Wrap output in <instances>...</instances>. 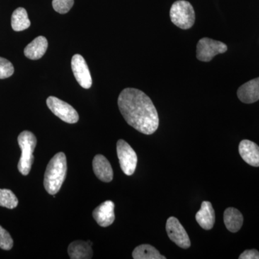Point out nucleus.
I'll return each instance as SVG.
<instances>
[{"label": "nucleus", "mask_w": 259, "mask_h": 259, "mask_svg": "<svg viewBox=\"0 0 259 259\" xmlns=\"http://www.w3.org/2000/svg\"><path fill=\"white\" fill-rule=\"evenodd\" d=\"M119 110L127 123L145 135L157 131L159 117L152 100L144 92L134 88H125L117 100Z\"/></svg>", "instance_id": "obj_1"}, {"label": "nucleus", "mask_w": 259, "mask_h": 259, "mask_svg": "<svg viewBox=\"0 0 259 259\" xmlns=\"http://www.w3.org/2000/svg\"><path fill=\"white\" fill-rule=\"evenodd\" d=\"M66 155L63 152L56 153L49 161L44 175V185L48 193L54 196L59 192L66 179Z\"/></svg>", "instance_id": "obj_2"}, {"label": "nucleus", "mask_w": 259, "mask_h": 259, "mask_svg": "<svg viewBox=\"0 0 259 259\" xmlns=\"http://www.w3.org/2000/svg\"><path fill=\"white\" fill-rule=\"evenodd\" d=\"M18 142L22 151L18 164V171L23 176H27L31 170L34 161L33 152L37 144L36 137L30 131H23L19 135Z\"/></svg>", "instance_id": "obj_3"}, {"label": "nucleus", "mask_w": 259, "mask_h": 259, "mask_svg": "<svg viewBox=\"0 0 259 259\" xmlns=\"http://www.w3.org/2000/svg\"><path fill=\"white\" fill-rule=\"evenodd\" d=\"M172 23L183 30H188L195 22V13L192 5L185 0H178L172 5L170 10Z\"/></svg>", "instance_id": "obj_4"}, {"label": "nucleus", "mask_w": 259, "mask_h": 259, "mask_svg": "<svg viewBox=\"0 0 259 259\" xmlns=\"http://www.w3.org/2000/svg\"><path fill=\"white\" fill-rule=\"evenodd\" d=\"M117 154L123 173L127 176L134 175L137 166V154L124 140L120 139L117 141Z\"/></svg>", "instance_id": "obj_5"}, {"label": "nucleus", "mask_w": 259, "mask_h": 259, "mask_svg": "<svg viewBox=\"0 0 259 259\" xmlns=\"http://www.w3.org/2000/svg\"><path fill=\"white\" fill-rule=\"evenodd\" d=\"M227 51L228 47L224 42L203 37L197 45V59L203 62H209L214 56L224 54Z\"/></svg>", "instance_id": "obj_6"}, {"label": "nucleus", "mask_w": 259, "mask_h": 259, "mask_svg": "<svg viewBox=\"0 0 259 259\" xmlns=\"http://www.w3.org/2000/svg\"><path fill=\"white\" fill-rule=\"evenodd\" d=\"M47 104L51 111L65 122L74 124L79 121V114L74 107L60 99L49 97L47 99Z\"/></svg>", "instance_id": "obj_7"}, {"label": "nucleus", "mask_w": 259, "mask_h": 259, "mask_svg": "<svg viewBox=\"0 0 259 259\" xmlns=\"http://www.w3.org/2000/svg\"><path fill=\"white\" fill-rule=\"evenodd\" d=\"M166 231L168 238L175 244L184 249L190 248L191 245L190 237L177 218L170 217L167 220Z\"/></svg>", "instance_id": "obj_8"}, {"label": "nucleus", "mask_w": 259, "mask_h": 259, "mask_svg": "<svg viewBox=\"0 0 259 259\" xmlns=\"http://www.w3.org/2000/svg\"><path fill=\"white\" fill-rule=\"evenodd\" d=\"M71 69L77 82L81 88L90 89L93 79L86 61L80 54H75L71 59Z\"/></svg>", "instance_id": "obj_9"}, {"label": "nucleus", "mask_w": 259, "mask_h": 259, "mask_svg": "<svg viewBox=\"0 0 259 259\" xmlns=\"http://www.w3.org/2000/svg\"><path fill=\"white\" fill-rule=\"evenodd\" d=\"M93 216L99 226L103 228L111 226L115 219V204L112 201H105L95 209Z\"/></svg>", "instance_id": "obj_10"}, {"label": "nucleus", "mask_w": 259, "mask_h": 259, "mask_svg": "<svg viewBox=\"0 0 259 259\" xmlns=\"http://www.w3.org/2000/svg\"><path fill=\"white\" fill-rule=\"evenodd\" d=\"M93 171L99 180L103 182H112L113 180V170L110 162L103 155L95 156L93 161Z\"/></svg>", "instance_id": "obj_11"}, {"label": "nucleus", "mask_w": 259, "mask_h": 259, "mask_svg": "<svg viewBox=\"0 0 259 259\" xmlns=\"http://www.w3.org/2000/svg\"><path fill=\"white\" fill-rule=\"evenodd\" d=\"M238 99L245 104H251L259 100V77L250 80L238 88Z\"/></svg>", "instance_id": "obj_12"}, {"label": "nucleus", "mask_w": 259, "mask_h": 259, "mask_svg": "<svg viewBox=\"0 0 259 259\" xmlns=\"http://www.w3.org/2000/svg\"><path fill=\"white\" fill-rule=\"evenodd\" d=\"M241 158L252 166H259V146L249 140H243L238 147Z\"/></svg>", "instance_id": "obj_13"}, {"label": "nucleus", "mask_w": 259, "mask_h": 259, "mask_svg": "<svg viewBox=\"0 0 259 259\" xmlns=\"http://www.w3.org/2000/svg\"><path fill=\"white\" fill-rule=\"evenodd\" d=\"M196 221L201 228L204 230H211L215 221V214L212 204L208 201H204L201 204V208L195 215Z\"/></svg>", "instance_id": "obj_14"}, {"label": "nucleus", "mask_w": 259, "mask_h": 259, "mask_svg": "<svg viewBox=\"0 0 259 259\" xmlns=\"http://www.w3.org/2000/svg\"><path fill=\"white\" fill-rule=\"evenodd\" d=\"M91 241H75L68 247V253L71 259H90L93 258Z\"/></svg>", "instance_id": "obj_15"}, {"label": "nucleus", "mask_w": 259, "mask_h": 259, "mask_svg": "<svg viewBox=\"0 0 259 259\" xmlns=\"http://www.w3.org/2000/svg\"><path fill=\"white\" fill-rule=\"evenodd\" d=\"M48 40L44 36H38L34 39L29 44L25 50L24 54L27 58L31 60H37L44 56L48 49Z\"/></svg>", "instance_id": "obj_16"}, {"label": "nucleus", "mask_w": 259, "mask_h": 259, "mask_svg": "<svg viewBox=\"0 0 259 259\" xmlns=\"http://www.w3.org/2000/svg\"><path fill=\"white\" fill-rule=\"evenodd\" d=\"M224 223L231 233L239 231L243 224V214L234 207H228L224 212Z\"/></svg>", "instance_id": "obj_17"}, {"label": "nucleus", "mask_w": 259, "mask_h": 259, "mask_svg": "<svg viewBox=\"0 0 259 259\" xmlns=\"http://www.w3.org/2000/svg\"><path fill=\"white\" fill-rule=\"evenodd\" d=\"M12 28L15 31H23L30 26L26 10L23 8H19L13 12L11 18Z\"/></svg>", "instance_id": "obj_18"}, {"label": "nucleus", "mask_w": 259, "mask_h": 259, "mask_svg": "<svg viewBox=\"0 0 259 259\" xmlns=\"http://www.w3.org/2000/svg\"><path fill=\"white\" fill-rule=\"evenodd\" d=\"M134 259H166L156 248L149 244H143L136 247L132 253Z\"/></svg>", "instance_id": "obj_19"}, {"label": "nucleus", "mask_w": 259, "mask_h": 259, "mask_svg": "<svg viewBox=\"0 0 259 259\" xmlns=\"http://www.w3.org/2000/svg\"><path fill=\"white\" fill-rule=\"evenodd\" d=\"M18 204V199L11 190L0 189V206L8 209H14Z\"/></svg>", "instance_id": "obj_20"}, {"label": "nucleus", "mask_w": 259, "mask_h": 259, "mask_svg": "<svg viewBox=\"0 0 259 259\" xmlns=\"http://www.w3.org/2000/svg\"><path fill=\"white\" fill-rule=\"evenodd\" d=\"M14 66L10 61L0 57V79H7L14 74Z\"/></svg>", "instance_id": "obj_21"}, {"label": "nucleus", "mask_w": 259, "mask_h": 259, "mask_svg": "<svg viewBox=\"0 0 259 259\" xmlns=\"http://www.w3.org/2000/svg\"><path fill=\"white\" fill-rule=\"evenodd\" d=\"M74 0H53V8L60 14H66L74 5Z\"/></svg>", "instance_id": "obj_22"}, {"label": "nucleus", "mask_w": 259, "mask_h": 259, "mask_svg": "<svg viewBox=\"0 0 259 259\" xmlns=\"http://www.w3.org/2000/svg\"><path fill=\"white\" fill-rule=\"evenodd\" d=\"M13 242L11 236L4 228L0 226V248L5 250H10L13 248Z\"/></svg>", "instance_id": "obj_23"}, {"label": "nucleus", "mask_w": 259, "mask_h": 259, "mask_svg": "<svg viewBox=\"0 0 259 259\" xmlns=\"http://www.w3.org/2000/svg\"><path fill=\"white\" fill-rule=\"evenodd\" d=\"M239 259H259V252L255 249L245 250L240 255Z\"/></svg>", "instance_id": "obj_24"}]
</instances>
